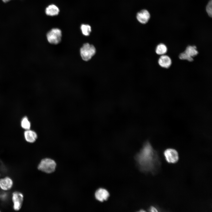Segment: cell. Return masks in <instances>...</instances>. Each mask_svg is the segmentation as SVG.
Wrapping results in <instances>:
<instances>
[{"label":"cell","mask_w":212,"mask_h":212,"mask_svg":"<svg viewBox=\"0 0 212 212\" xmlns=\"http://www.w3.org/2000/svg\"><path fill=\"white\" fill-rule=\"evenodd\" d=\"M135 159L142 172L155 174L160 167L161 162L158 153L149 142L144 144Z\"/></svg>","instance_id":"6da1fadb"},{"label":"cell","mask_w":212,"mask_h":212,"mask_svg":"<svg viewBox=\"0 0 212 212\" xmlns=\"http://www.w3.org/2000/svg\"><path fill=\"white\" fill-rule=\"evenodd\" d=\"M57 163L53 159L50 158H43L39 163L38 170L46 174H51L54 173L56 170Z\"/></svg>","instance_id":"7a4b0ae2"},{"label":"cell","mask_w":212,"mask_h":212,"mask_svg":"<svg viewBox=\"0 0 212 212\" xmlns=\"http://www.w3.org/2000/svg\"><path fill=\"white\" fill-rule=\"evenodd\" d=\"M96 50L95 47L88 43L84 44L80 49V54L83 60L87 61L90 60L95 54Z\"/></svg>","instance_id":"3957f363"},{"label":"cell","mask_w":212,"mask_h":212,"mask_svg":"<svg viewBox=\"0 0 212 212\" xmlns=\"http://www.w3.org/2000/svg\"><path fill=\"white\" fill-rule=\"evenodd\" d=\"M46 36L49 43L52 44H57L61 40L62 31L58 28H54L47 33Z\"/></svg>","instance_id":"277c9868"},{"label":"cell","mask_w":212,"mask_h":212,"mask_svg":"<svg viewBox=\"0 0 212 212\" xmlns=\"http://www.w3.org/2000/svg\"><path fill=\"white\" fill-rule=\"evenodd\" d=\"M163 155L166 161L170 163H175L179 160V155L177 151L172 148L165 149L163 152Z\"/></svg>","instance_id":"5b68a950"},{"label":"cell","mask_w":212,"mask_h":212,"mask_svg":"<svg viewBox=\"0 0 212 212\" xmlns=\"http://www.w3.org/2000/svg\"><path fill=\"white\" fill-rule=\"evenodd\" d=\"M12 200L13 203V208L16 211L19 210L21 207L23 201V194L18 191L12 193Z\"/></svg>","instance_id":"8992f818"},{"label":"cell","mask_w":212,"mask_h":212,"mask_svg":"<svg viewBox=\"0 0 212 212\" xmlns=\"http://www.w3.org/2000/svg\"><path fill=\"white\" fill-rule=\"evenodd\" d=\"M150 14L146 9L142 10L138 12L136 15V18L140 23L145 24L149 21L150 18Z\"/></svg>","instance_id":"52a82bcc"},{"label":"cell","mask_w":212,"mask_h":212,"mask_svg":"<svg viewBox=\"0 0 212 212\" xmlns=\"http://www.w3.org/2000/svg\"><path fill=\"white\" fill-rule=\"evenodd\" d=\"M109 196V193L107 190L101 188L97 189L95 193V198L100 202L106 200Z\"/></svg>","instance_id":"ba28073f"},{"label":"cell","mask_w":212,"mask_h":212,"mask_svg":"<svg viewBox=\"0 0 212 212\" xmlns=\"http://www.w3.org/2000/svg\"><path fill=\"white\" fill-rule=\"evenodd\" d=\"M159 65L162 67L168 69L170 67L172 64V61L168 56L163 55L160 57L158 60Z\"/></svg>","instance_id":"9c48e42d"},{"label":"cell","mask_w":212,"mask_h":212,"mask_svg":"<svg viewBox=\"0 0 212 212\" xmlns=\"http://www.w3.org/2000/svg\"><path fill=\"white\" fill-rule=\"evenodd\" d=\"M24 135L26 141L29 143L34 142L38 138L36 132L30 129L26 130L24 132Z\"/></svg>","instance_id":"30bf717a"},{"label":"cell","mask_w":212,"mask_h":212,"mask_svg":"<svg viewBox=\"0 0 212 212\" xmlns=\"http://www.w3.org/2000/svg\"><path fill=\"white\" fill-rule=\"evenodd\" d=\"M13 182L9 177H6L0 179V188L4 190H8L12 187Z\"/></svg>","instance_id":"8fae6325"},{"label":"cell","mask_w":212,"mask_h":212,"mask_svg":"<svg viewBox=\"0 0 212 212\" xmlns=\"http://www.w3.org/2000/svg\"><path fill=\"white\" fill-rule=\"evenodd\" d=\"M59 12V8L55 5L51 4L48 5L45 9L46 14L50 16L57 15Z\"/></svg>","instance_id":"7c38bea8"},{"label":"cell","mask_w":212,"mask_h":212,"mask_svg":"<svg viewBox=\"0 0 212 212\" xmlns=\"http://www.w3.org/2000/svg\"><path fill=\"white\" fill-rule=\"evenodd\" d=\"M195 46H188L184 52L189 57H195L198 54Z\"/></svg>","instance_id":"4fadbf2b"},{"label":"cell","mask_w":212,"mask_h":212,"mask_svg":"<svg viewBox=\"0 0 212 212\" xmlns=\"http://www.w3.org/2000/svg\"><path fill=\"white\" fill-rule=\"evenodd\" d=\"M167 51L166 46L163 43H160L156 47L155 49L156 53L159 55H164Z\"/></svg>","instance_id":"5bb4252c"},{"label":"cell","mask_w":212,"mask_h":212,"mask_svg":"<svg viewBox=\"0 0 212 212\" xmlns=\"http://www.w3.org/2000/svg\"><path fill=\"white\" fill-rule=\"evenodd\" d=\"M80 29L82 34L85 36L89 35L92 31L91 26L88 24H81Z\"/></svg>","instance_id":"9a60e30c"},{"label":"cell","mask_w":212,"mask_h":212,"mask_svg":"<svg viewBox=\"0 0 212 212\" xmlns=\"http://www.w3.org/2000/svg\"><path fill=\"white\" fill-rule=\"evenodd\" d=\"M21 124V126L23 129L26 130L30 129L31 122L27 117H24L22 118Z\"/></svg>","instance_id":"2e32d148"},{"label":"cell","mask_w":212,"mask_h":212,"mask_svg":"<svg viewBox=\"0 0 212 212\" xmlns=\"http://www.w3.org/2000/svg\"><path fill=\"white\" fill-rule=\"evenodd\" d=\"M179 57L180 59L187 60L189 62H192L193 60V57H188L184 52L180 54Z\"/></svg>","instance_id":"e0dca14e"},{"label":"cell","mask_w":212,"mask_h":212,"mask_svg":"<svg viewBox=\"0 0 212 212\" xmlns=\"http://www.w3.org/2000/svg\"><path fill=\"white\" fill-rule=\"evenodd\" d=\"M206 10L208 16L211 17L212 16V0H210L207 4Z\"/></svg>","instance_id":"ac0fdd59"},{"label":"cell","mask_w":212,"mask_h":212,"mask_svg":"<svg viewBox=\"0 0 212 212\" xmlns=\"http://www.w3.org/2000/svg\"><path fill=\"white\" fill-rule=\"evenodd\" d=\"M149 211L151 212H158V211L157 209L155 207L152 206L150 207L149 209Z\"/></svg>","instance_id":"d6986e66"},{"label":"cell","mask_w":212,"mask_h":212,"mask_svg":"<svg viewBox=\"0 0 212 212\" xmlns=\"http://www.w3.org/2000/svg\"><path fill=\"white\" fill-rule=\"evenodd\" d=\"M11 0H2V1L4 3H7Z\"/></svg>","instance_id":"ffe728a7"}]
</instances>
